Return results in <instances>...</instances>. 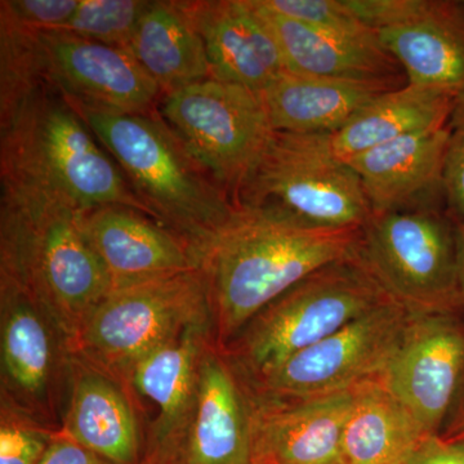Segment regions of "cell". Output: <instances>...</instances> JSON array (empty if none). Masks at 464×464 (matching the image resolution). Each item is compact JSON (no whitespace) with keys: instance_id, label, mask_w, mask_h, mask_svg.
Segmentation results:
<instances>
[{"instance_id":"obj_2","label":"cell","mask_w":464,"mask_h":464,"mask_svg":"<svg viewBox=\"0 0 464 464\" xmlns=\"http://www.w3.org/2000/svg\"><path fill=\"white\" fill-rule=\"evenodd\" d=\"M0 280L23 289L65 338L69 353L112 290L85 234L84 210L39 188L2 179Z\"/></svg>"},{"instance_id":"obj_25","label":"cell","mask_w":464,"mask_h":464,"mask_svg":"<svg viewBox=\"0 0 464 464\" xmlns=\"http://www.w3.org/2000/svg\"><path fill=\"white\" fill-rule=\"evenodd\" d=\"M127 51L163 96L212 78L204 43L179 2H151Z\"/></svg>"},{"instance_id":"obj_38","label":"cell","mask_w":464,"mask_h":464,"mask_svg":"<svg viewBox=\"0 0 464 464\" xmlns=\"http://www.w3.org/2000/svg\"><path fill=\"white\" fill-rule=\"evenodd\" d=\"M464 3V2H463Z\"/></svg>"},{"instance_id":"obj_20","label":"cell","mask_w":464,"mask_h":464,"mask_svg":"<svg viewBox=\"0 0 464 464\" xmlns=\"http://www.w3.org/2000/svg\"><path fill=\"white\" fill-rule=\"evenodd\" d=\"M406 82L464 94V3L415 0L408 16L377 32Z\"/></svg>"},{"instance_id":"obj_22","label":"cell","mask_w":464,"mask_h":464,"mask_svg":"<svg viewBox=\"0 0 464 464\" xmlns=\"http://www.w3.org/2000/svg\"><path fill=\"white\" fill-rule=\"evenodd\" d=\"M400 87V82L350 81L286 72L261 96L275 132L325 134L340 130L382 94Z\"/></svg>"},{"instance_id":"obj_23","label":"cell","mask_w":464,"mask_h":464,"mask_svg":"<svg viewBox=\"0 0 464 464\" xmlns=\"http://www.w3.org/2000/svg\"><path fill=\"white\" fill-rule=\"evenodd\" d=\"M292 74L401 83V66L377 41H353L304 25L252 0Z\"/></svg>"},{"instance_id":"obj_4","label":"cell","mask_w":464,"mask_h":464,"mask_svg":"<svg viewBox=\"0 0 464 464\" xmlns=\"http://www.w3.org/2000/svg\"><path fill=\"white\" fill-rule=\"evenodd\" d=\"M0 169L2 179L52 192L82 210L123 206L150 216L81 115L45 83L0 123Z\"/></svg>"},{"instance_id":"obj_28","label":"cell","mask_w":464,"mask_h":464,"mask_svg":"<svg viewBox=\"0 0 464 464\" xmlns=\"http://www.w3.org/2000/svg\"><path fill=\"white\" fill-rule=\"evenodd\" d=\"M150 5L149 0H81L74 16L57 32L128 50Z\"/></svg>"},{"instance_id":"obj_34","label":"cell","mask_w":464,"mask_h":464,"mask_svg":"<svg viewBox=\"0 0 464 464\" xmlns=\"http://www.w3.org/2000/svg\"><path fill=\"white\" fill-rule=\"evenodd\" d=\"M38 464H110L58 430Z\"/></svg>"},{"instance_id":"obj_5","label":"cell","mask_w":464,"mask_h":464,"mask_svg":"<svg viewBox=\"0 0 464 464\" xmlns=\"http://www.w3.org/2000/svg\"><path fill=\"white\" fill-rule=\"evenodd\" d=\"M390 301L356 255L324 266L274 299L224 351L252 383Z\"/></svg>"},{"instance_id":"obj_7","label":"cell","mask_w":464,"mask_h":464,"mask_svg":"<svg viewBox=\"0 0 464 464\" xmlns=\"http://www.w3.org/2000/svg\"><path fill=\"white\" fill-rule=\"evenodd\" d=\"M357 257L393 301L411 314L463 311L458 224L435 207L372 213Z\"/></svg>"},{"instance_id":"obj_14","label":"cell","mask_w":464,"mask_h":464,"mask_svg":"<svg viewBox=\"0 0 464 464\" xmlns=\"http://www.w3.org/2000/svg\"><path fill=\"white\" fill-rule=\"evenodd\" d=\"M212 340L213 324H198L143 357L128 375L124 387L136 404L142 398L157 409L140 464L182 462L197 408L201 355Z\"/></svg>"},{"instance_id":"obj_11","label":"cell","mask_w":464,"mask_h":464,"mask_svg":"<svg viewBox=\"0 0 464 464\" xmlns=\"http://www.w3.org/2000/svg\"><path fill=\"white\" fill-rule=\"evenodd\" d=\"M2 395L51 429L61 430L69 391L65 338L23 289L0 280Z\"/></svg>"},{"instance_id":"obj_24","label":"cell","mask_w":464,"mask_h":464,"mask_svg":"<svg viewBox=\"0 0 464 464\" xmlns=\"http://www.w3.org/2000/svg\"><path fill=\"white\" fill-rule=\"evenodd\" d=\"M456 100L449 92L406 83L382 94L340 130L328 133L329 148L347 163L409 134L447 127Z\"/></svg>"},{"instance_id":"obj_13","label":"cell","mask_w":464,"mask_h":464,"mask_svg":"<svg viewBox=\"0 0 464 464\" xmlns=\"http://www.w3.org/2000/svg\"><path fill=\"white\" fill-rule=\"evenodd\" d=\"M43 82L72 105L150 115L160 88L130 51L66 33L39 32Z\"/></svg>"},{"instance_id":"obj_37","label":"cell","mask_w":464,"mask_h":464,"mask_svg":"<svg viewBox=\"0 0 464 464\" xmlns=\"http://www.w3.org/2000/svg\"><path fill=\"white\" fill-rule=\"evenodd\" d=\"M173 464H183L182 462H179V463H173Z\"/></svg>"},{"instance_id":"obj_3","label":"cell","mask_w":464,"mask_h":464,"mask_svg":"<svg viewBox=\"0 0 464 464\" xmlns=\"http://www.w3.org/2000/svg\"><path fill=\"white\" fill-rule=\"evenodd\" d=\"M70 105L115 161L150 216L188 240L203 257L237 204L159 111L119 114Z\"/></svg>"},{"instance_id":"obj_19","label":"cell","mask_w":464,"mask_h":464,"mask_svg":"<svg viewBox=\"0 0 464 464\" xmlns=\"http://www.w3.org/2000/svg\"><path fill=\"white\" fill-rule=\"evenodd\" d=\"M139 406L123 384L70 355L60 431L110 464L141 462Z\"/></svg>"},{"instance_id":"obj_29","label":"cell","mask_w":464,"mask_h":464,"mask_svg":"<svg viewBox=\"0 0 464 464\" xmlns=\"http://www.w3.org/2000/svg\"><path fill=\"white\" fill-rule=\"evenodd\" d=\"M276 14L353 41H377L378 35L362 23L347 0H261Z\"/></svg>"},{"instance_id":"obj_27","label":"cell","mask_w":464,"mask_h":464,"mask_svg":"<svg viewBox=\"0 0 464 464\" xmlns=\"http://www.w3.org/2000/svg\"><path fill=\"white\" fill-rule=\"evenodd\" d=\"M38 34L0 11V123L44 84Z\"/></svg>"},{"instance_id":"obj_35","label":"cell","mask_w":464,"mask_h":464,"mask_svg":"<svg viewBox=\"0 0 464 464\" xmlns=\"http://www.w3.org/2000/svg\"><path fill=\"white\" fill-rule=\"evenodd\" d=\"M440 436L451 441H464V389Z\"/></svg>"},{"instance_id":"obj_8","label":"cell","mask_w":464,"mask_h":464,"mask_svg":"<svg viewBox=\"0 0 464 464\" xmlns=\"http://www.w3.org/2000/svg\"><path fill=\"white\" fill-rule=\"evenodd\" d=\"M235 204L275 208L328 228H362L372 216L359 177L333 155L328 133L275 132Z\"/></svg>"},{"instance_id":"obj_17","label":"cell","mask_w":464,"mask_h":464,"mask_svg":"<svg viewBox=\"0 0 464 464\" xmlns=\"http://www.w3.org/2000/svg\"><path fill=\"white\" fill-rule=\"evenodd\" d=\"M355 387L299 400L255 395V464H346L342 440Z\"/></svg>"},{"instance_id":"obj_9","label":"cell","mask_w":464,"mask_h":464,"mask_svg":"<svg viewBox=\"0 0 464 464\" xmlns=\"http://www.w3.org/2000/svg\"><path fill=\"white\" fill-rule=\"evenodd\" d=\"M159 114L234 203L274 137L261 93L217 79L170 92Z\"/></svg>"},{"instance_id":"obj_10","label":"cell","mask_w":464,"mask_h":464,"mask_svg":"<svg viewBox=\"0 0 464 464\" xmlns=\"http://www.w3.org/2000/svg\"><path fill=\"white\" fill-rule=\"evenodd\" d=\"M409 313L390 301L353 320L252 382L262 399L299 400L331 395L380 377L398 348Z\"/></svg>"},{"instance_id":"obj_30","label":"cell","mask_w":464,"mask_h":464,"mask_svg":"<svg viewBox=\"0 0 464 464\" xmlns=\"http://www.w3.org/2000/svg\"><path fill=\"white\" fill-rule=\"evenodd\" d=\"M56 432L0 396V464H38Z\"/></svg>"},{"instance_id":"obj_1","label":"cell","mask_w":464,"mask_h":464,"mask_svg":"<svg viewBox=\"0 0 464 464\" xmlns=\"http://www.w3.org/2000/svg\"><path fill=\"white\" fill-rule=\"evenodd\" d=\"M362 228L308 225L270 207L237 204L203 255L213 338L225 350L259 311L324 266L355 257Z\"/></svg>"},{"instance_id":"obj_15","label":"cell","mask_w":464,"mask_h":464,"mask_svg":"<svg viewBox=\"0 0 464 464\" xmlns=\"http://www.w3.org/2000/svg\"><path fill=\"white\" fill-rule=\"evenodd\" d=\"M255 392L222 348L209 342L199 365L197 408L183 464H255Z\"/></svg>"},{"instance_id":"obj_6","label":"cell","mask_w":464,"mask_h":464,"mask_svg":"<svg viewBox=\"0 0 464 464\" xmlns=\"http://www.w3.org/2000/svg\"><path fill=\"white\" fill-rule=\"evenodd\" d=\"M212 322L203 268L114 288L85 322L70 355L123 384L137 362L198 324Z\"/></svg>"},{"instance_id":"obj_36","label":"cell","mask_w":464,"mask_h":464,"mask_svg":"<svg viewBox=\"0 0 464 464\" xmlns=\"http://www.w3.org/2000/svg\"><path fill=\"white\" fill-rule=\"evenodd\" d=\"M458 275H459V292L464 308V222L458 224Z\"/></svg>"},{"instance_id":"obj_16","label":"cell","mask_w":464,"mask_h":464,"mask_svg":"<svg viewBox=\"0 0 464 464\" xmlns=\"http://www.w3.org/2000/svg\"><path fill=\"white\" fill-rule=\"evenodd\" d=\"M85 234L112 289L199 270V250L151 217L123 206L84 210Z\"/></svg>"},{"instance_id":"obj_32","label":"cell","mask_w":464,"mask_h":464,"mask_svg":"<svg viewBox=\"0 0 464 464\" xmlns=\"http://www.w3.org/2000/svg\"><path fill=\"white\" fill-rule=\"evenodd\" d=\"M81 0H3L0 11L38 32H57L78 11Z\"/></svg>"},{"instance_id":"obj_12","label":"cell","mask_w":464,"mask_h":464,"mask_svg":"<svg viewBox=\"0 0 464 464\" xmlns=\"http://www.w3.org/2000/svg\"><path fill=\"white\" fill-rule=\"evenodd\" d=\"M382 383L429 435H440L464 389L460 311L411 314Z\"/></svg>"},{"instance_id":"obj_33","label":"cell","mask_w":464,"mask_h":464,"mask_svg":"<svg viewBox=\"0 0 464 464\" xmlns=\"http://www.w3.org/2000/svg\"><path fill=\"white\" fill-rule=\"evenodd\" d=\"M405 464H464V441L427 436Z\"/></svg>"},{"instance_id":"obj_18","label":"cell","mask_w":464,"mask_h":464,"mask_svg":"<svg viewBox=\"0 0 464 464\" xmlns=\"http://www.w3.org/2000/svg\"><path fill=\"white\" fill-rule=\"evenodd\" d=\"M206 47L212 78L261 93L286 72L282 52L252 0L179 2Z\"/></svg>"},{"instance_id":"obj_26","label":"cell","mask_w":464,"mask_h":464,"mask_svg":"<svg viewBox=\"0 0 464 464\" xmlns=\"http://www.w3.org/2000/svg\"><path fill=\"white\" fill-rule=\"evenodd\" d=\"M427 436L380 378L355 387L342 440L346 464H405Z\"/></svg>"},{"instance_id":"obj_31","label":"cell","mask_w":464,"mask_h":464,"mask_svg":"<svg viewBox=\"0 0 464 464\" xmlns=\"http://www.w3.org/2000/svg\"><path fill=\"white\" fill-rule=\"evenodd\" d=\"M442 195L447 213L457 224L464 222V94L457 97L449 121Z\"/></svg>"},{"instance_id":"obj_21","label":"cell","mask_w":464,"mask_h":464,"mask_svg":"<svg viewBox=\"0 0 464 464\" xmlns=\"http://www.w3.org/2000/svg\"><path fill=\"white\" fill-rule=\"evenodd\" d=\"M449 127L409 134L347 161L364 188L372 213L415 209L420 201H444Z\"/></svg>"}]
</instances>
